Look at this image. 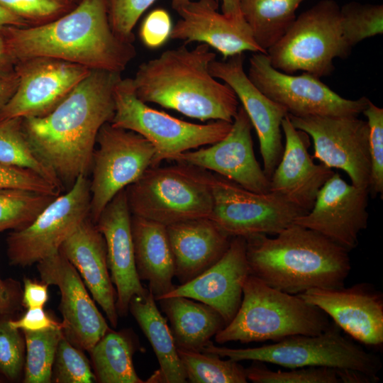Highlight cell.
I'll use <instances>...</instances> for the list:
<instances>
[{"instance_id":"cell-1","label":"cell","mask_w":383,"mask_h":383,"mask_svg":"<svg viewBox=\"0 0 383 383\" xmlns=\"http://www.w3.org/2000/svg\"><path fill=\"white\" fill-rule=\"evenodd\" d=\"M121 73L91 70L49 113L23 118L37 157L62 186L72 185L91 168L96 138L115 111L113 89Z\"/></svg>"},{"instance_id":"cell-2","label":"cell","mask_w":383,"mask_h":383,"mask_svg":"<svg viewBox=\"0 0 383 383\" xmlns=\"http://www.w3.org/2000/svg\"><path fill=\"white\" fill-rule=\"evenodd\" d=\"M0 33L15 65L43 57L121 73L136 54L132 43L113 31L108 0H82L55 21L36 26H6Z\"/></svg>"},{"instance_id":"cell-3","label":"cell","mask_w":383,"mask_h":383,"mask_svg":"<svg viewBox=\"0 0 383 383\" xmlns=\"http://www.w3.org/2000/svg\"><path fill=\"white\" fill-rule=\"evenodd\" d=\"M216 55L199 43L183 44L141 63L132 79L139 99L158 104L201 121L232 123L239 101L233 90L209 71Z\"/></svg>"},{"instance_id":"cell-4","label":"cell","mask_w":383,"mask_h":383,"mask_svg":"<svg viewBox=\"0 0 383 383\" xmlns=\"http://www.w3.org/2000/svg\"><path fill=\"white\" fill-rule=\"evenodd\" d=\"M276 235L245 238L250 274L291 294L314 288L344 287L351 270L348 250L295 223Z\"/></svg>"},{"instance_id":"cell-5","label":"cell","mask_w":383,"mask_h":383,"mask_svg":"<svg viewBox=\"0 0 383 383\" xmlns=\"http://www.w3.org/2000/svg\"><path fill=\"white\" fill-rule=\"evenodd\" d=\"M332 324L329 316L316 306L249 274L243 283L238 311L215 335V340L219 344L279 341L293 335H318Z\"/></svg>"},{"instance_id":"cell-6","label":"cell","mask_w":383,"mask_h":383,"mask_svg":"<svg viewBox=\"0 0 383 383\" xmlns=\"http://www.w3.org/2000/svg\"><path fill=\"white\" fill-rule=\"evenodd\" d=\"M176 163L149 167L125 189L132 215L165 226L210 218L213 209L210 172Z\"/></svg>"},{"instance_id":"cell-7","label":"cell","mask_w":383,"mask_h":383,"mask_svg":"<svg viewBox=\"0 0 383 383\" xmlns=\"http://www.w3.org/2000/svg\"><path fill=\"white\" fill-rule=\"evenodd\" d=\"M115 111L110 123L133 131L148 140L155 148L150 167L172 161L181 153L222 140L232 123L213 121L199 124L177 118L155 109L138 99L132 79L121 78L113 89Z\"/></svg>"},{"instance_id":"cell-8","label":"cell","mask_w":383,"mask_h":383,"mask_svg":"<svg viewBox=\"0 0 383 383\" xmlns=\"http://www.w3.org/2000/svg\"><path fill=\"white\" fill-rule=\"evenodd\" d=\"M201 352L235 361L253 360L289 369L326 366L353 370L373 377L382 368L380 357L365 350L341 333L335 323L316 335H293L257 348H229L210 341Z\"/></svg>"},{"instance_id":"cell-9","label":"cell","mask_w":383,"mask_h":383,"mask_svg":"<svg viewBox=\"0 0 383 383\" xmlns=\"http://www.w3.org/2000/svg\"><path fill=\"white\" fill-rule=\"evenodd\" d=\"M340 9L333 0H321L301 13L267 51L272 66L290 74L330 75L333 60L347 57L352 50L343 38Z\"/></svg>"},{"instance_id":"cell-10","label":"cell","mask_w":383,"mask_h":383,"mask_svg":"<svg viewBox=\"0 0 383 383\" xmlns=\"http://www.w3.org/2000/svg\"><path fill=\"white\" fill-rule=\"evenodd\" d=\"M90 181L77 177L70 190L59 195L27 226L13 230L6 238L9 264L25 267L60 251L90 213Z\"/></svg>"},{"instance_id":"cell-11","label":"cell","mask_w":383,"mask_h":383,"mask_svg":"<svg viewBox=\"0 0 383 383\" xmlns=\"http://www.w3.org/2000/svg\"><path fill=\"white\" fill-rule=\"evenodd\" d=\"M247 74L262 94L294 116H358L370 101L365 96L343 98L306 72L300 75L282 72L272 66L267 53L253 52Z\"/></svg>"},{"instance_id":"cell-12","label":"cell","mask_w":383,"mask_h":383,"mask_svg":"<svg viewBox=\"0 0 383 383\" xmlns=\"http://www.w3.org/2000/svg\"><path fill=\"white\" fill-rule=\"evenodd\" d=\"M213 209L210 218L231 237L277 235L306 213L272 192L249 191L210 172Z\"/></svg>"},{"instance_id":"cell-13","label":"cell","mask_w":383,"mask_h":383,"mask_svg":"<svg viewBox=\"0 0 383 383\" xmlns=\"http://www.w3.org/2000/svg\"><path fill=\"white\" fill-rule=\"evenodd\" d=\"M96 144L90 181L89 217L94 223L119 192L151 167L155 155L154 147L142 135L110 123L101 128Z\"/></svg>"},{"instance_id":"cell-14","label":"cell","mask_w":383,"mask_h":383,"mask_svg":"<svg viewBox=\"0 0 383 383\" xmlns=\"http://www.w3.org/2000/svg\"><path fill=\"white\" fill-rule=\"evenodd\" d=\"M293 126L310 136L313 157L344 171L351 184L367 188L370 177L369 128L358 116L287 115Z\"/></svg>"},{"instance_id":"cell-15","label":"cell","mask_w":383,"mask_h":383,"mask_svg":"<svg viewBox=\"0 0 383 383\" xmlns=\"http://www.w3.org/2000/svg\"><path fill=\"white\" fill-rule=\"evenodd\" d=\"M17 88L0 110V120L43 116L51 112L91 70L51 58L17 62Z\"/></svg>"},{"instance_id":"cell-16","label":"cell","mask_w":383,"mask_h":383,"mask_svg":"<svg viewBox=\"0 0 383 383\" xmlns=\"http://www.w3.org/2000/svg\"><path fill=\"white\" fill-rule=\"evenodd\" d=\"M369 192L335 172L319 190L311 209L294 223L313 230L350 251L367 228Z\"/></svg>"},{"instance_id":"cell-17","label":"cell","mask_w":383,"mask_h":383,"mask_svg":"<svg viewBox=\"0 0 383 383\" xmlns=\"http://www.w3.org/2000/svg\"><path fill=\"white\" fill-rule=\"evenodd\" d=\"M252 129L248 116L239 106L231 129L222 140L181 153L173 162L212 171L251 192H269L270 179L254 153Z\"/></svg>"},{"instance_id":"cell-18","label":"cell","mask_w":383,"mask_h":383,"mask_svg":"<svg viewBox=\"0 0 383 383\" xmlns=\"http://www.w3.org/2000/svg\"><path fill=\"white\" fill-rule=\"evenodd\" d=\"M37 269L42 282L60 289L64 335L75 347L89 352L111 328L79 272L60 251L38 262Z\"/></svg>"},{"instance_id":"cell-19","label":"cell","mask_w":383,"mask_h":383,"mask_svg":"<svg viewBox=\"0 0 383 383\" xmlns=\"http://www.w3.org/2000/svg\"><path fill=\"white\" fill-rule=\"evenodd\" d=\"M245 56L238 54L223 60H213L209 71L213 77L228 84L235 92L255 129L263 170L270 179L284 151L282 121L288 114L282 105L262 94L244 70Z\"/></svg>"},{"instance_id":"cell-20","label":"cell","mask_w":383,"mask_h":383,"mask_svg":"<svg viewBox=\"0 0 383 383\" xmlns=\"http://www.w3.org/2000/svg\"><path fill=\"white\" fill-rule=\"evenodd\" d=\"M297 295L323 311L357 341L372 347L382 345L383 296L371 284L314 288Z\"/></svg>"},{"instance_id":"cell-21","label":"cell","mask_w":383,"mask_h":383,"mask_svg":"<svg viewBox=\"0 0 383 383\" xmlns=\"http://www.w3.org/2000/svg\"><path fill=\"white\" fill-rule=\"evenodd\" d=\"M131 216L124 189L106 206L94 223L106 242L108 267L116 287V307L121 316L127 315L133 297L145 298L150 293L142 285L136 270Z\"/></svg>"},{"instance_id":"cell-22","label":"cell","mask_w":383,"mask_h":383,"mask_svg":"<svg viewBox=\"0 0 383 383\" xmlns=\"http://www.w3.org/2000/svg\"><path fill=\"white\" fill-rule=\"evenodd\" d=\"M174 10L180 18L172 28V39L182 40L184 45L206 44L223 60L245 51L266 53L255 42L245 21L219 13L216 0H190Z\"/></svg>"},{"instance_id":"cell-23","label":"cell","mask_w":383,"mask_h":383,"mask_svg":"<svg viewBox=\"0 0 383 383\" xmlns=\"http://www.w3.org/2000/svg\"><path fill=\"white\" fill-rule=\"evenodd\" d=\"M287 115L282 121L284 151L270 178V192L307 213L321 188L335 172L323 163L314 162L308 150L309 135L295 128Z\"/></svg>"},{"instance_id":"cell-24","label":"cell","mask_w":383,"mask_h":383,"mask_svg":"<svg viewBox=\"0 0 383 383\" xmlns=\"http://www.w3.org/2000/svg\"><path fill=\"white\" fill-rule=\"evenodd\" d=\"M249 274L246 240L232 237L227 251L218 262L192 280L175 285L161 298L182 296L204 303L216 309L227 325L238 310L243 283Z\"/></svg>"},{"instance_id":"cell-25","label":"cell","mask_w":383,"mask_h":383,"mask_svg":"<svg viewBox=\"0 0 383 383\" xmlns=\"http://www.w3.org/2000/svg\"><path fill=\"white\" fill-rule=\"evenodd\" d=\"M60 252L77 270L94 301L116 328L118 322L116 292L108 267L106 242L90 217L65 240Z\"/></svg>"},{"instance_id":"cell-26","label":"cell","mask_w":383,"mask_h":383,"mask_svg":"<svg viewBox=\"0 0 383 383\" xmlns=\"http://www.w3.org/2000/svg\"><path fill=\"white\" fill-rule=\"evenodd\" d=\"M175 277L185 284L218 262L227 251L231 236L210 218H198L167 226Z\"/></svg>"},{"instance_id":"cell-27","label":"cell","mask_w":383,"mask_h":383,"mask_svg":"<svg viewBox=\"0 0 383 383\" xmlns=\"http://www.w3.org/2000/svg\"><path fill=\"white\" fill-rule=\"evenodd\" d=\"M131 231L137 273L140 280L148 282V290L157 301L175 286L167 226L132 215Z\"/></svg>"},{"instance_id":"cell-28","label":"cell","mask_w":383,"mask_h":383,"mask_svg":"<svg viewBox=\"0 0 383 383\" xmlns=\"http://www.w3.org/2000/svg\"><path fill=\"white\" fill-rule=\"evenodd\" d=\"M170 323L177 349L200 351L226 323L211 306L182 296L157 300Z\"/></svg>"},{"instance_id":"cell-29","label":"cell","mask_w":383,"mask_h":383,"mask_svg":"<svg viewBox=\"0 0 383 383\" xmlns=\"http://www.w3.org/2000/svg\"><path fill=\"white\" fill-rule=\"evenodd\" d=\"M155 301L150 292L145 298L135 296L128 309L152 345L160 365V369L148 382H187L170 328L158 310Z\"/></svg>"},{"instance_id":"cell-30","label":"cell","mask_w":383,"mask_h":383,"mask_svg":"<svg viewBox=\"0 0 383 383\" xmlns=\"http://www.w3.org/2000/svg\"><path fill=\"white\" fill-rule=\"evenodd\" d=\"M135 337L129 331L110 329L89 352L96 382L101 383H143L133 362L137 350Z\"/></svg>"},{"instance_id":"cell-31","label":"cell","mask_w":383,"mask_h":383,"mask_svg":"<svg viewBox=\"0 0 383 383\" xmlns=\"http://www.w3.org/2000/svg\"><path fill=\"white\" fill-rule=\"evenodd\" d=\"M305 0H240L241 14L257 44L267 53L296 19Z\"/></svg>"},{"instance_id":"cell-32","label":"cell","mask_w":383,"mask_h":383,"mask_svg":"<svg viewBox=\"0 0 383 383\" xmlns=\"http://www.w3.org/2000/svg\"><path fill=\"white\" fill-rule=\"evenodd\" d=\"M258 362L245 368L247 379L255 383H374L379 380L378 377L353 370L309 366L273 371Z\"/></svg>"},{"instance_id":"cell-33","label":"cell","mask_w":383,"mask_h":383,"mask_svg":"<svg viewBox=\"0 0 383 383\" xmlns=\"http://www.w3.org/2000/svg\"><path fill=\"white\" fill-rule=\"evenodd\" d=\"M0 163L30 170L61 190L56 175L33 152L23 131V118L0 120Z\"/></svg>"},{"instance_id":"cell-34","label":"cell","mask_w":383,"mask_h":383,"mask_svg":"<svg viewBox=\"0 0 383 383\" xmlns=\"http://www.w3.org/2000/svg\"><path fill=\"white\" fill-rule=\"evenodd\" d=\"M26 343L24 383H50L62 324L40 331H22Z\"/></svg>"},{"instance_id":"cell-35","label":"cell","mask_w":383,"mask_h":383,"mask_svg":"<svg viewBox=\"0 0 383 383\" xmlns=\"http://www.w3.org/2000/svg\"><path fill=\"white\" fill-rule=\"evenodd\" d=\"M187 379L192 383H246L245 368L238 361L200 351L177 349Z\"/></svg>"},{"instance_id":"cell-36","label":"cell","mask_w":383,"mask_h":383,"mask_svg":"<svg viewBox=\"0 0 383 383\" xmlns=\"http://www.w3.org/2000/svg\"><path fill=\"white\" fill-rule=\"evenodd\" d=\"M57 196L22 189L0 188V233L27 226Z\"/></svg>"},{"instance_id":"cell-37","label":"cell","mask_w":383,"mask_h":383,"mask_svg":"<svg viewBox=\"0 0 383 383\" xmlns=\"http://www.w3.org/2000/svg\"><path fill=\"white\" fill-rule=\"evenodd\" d=\"M341 26L347 45L353 48L361 41L383 33V5L351 1L340 9Z\"/></svg>"},{"instance_id":"cell-38","label":"cell","mask_w":383,"mask_h":383,"mask_svg":"<svg viewBox=\"0 0 383 383\" xmlns=\"http://www.w3.org/2000/svg\"><path fill=\"white\" fill-rule=\"evenodd\" d=\"M52 381L57 383H91L96 378L82 350L63 335L59 341L52 367Z\"/></svg>"},{"instance_id":"cell-39","label":"cell","mask_w":383,"mask_h":383,"mask_svg":"<svg viewBox=\"0 0 383 383\" xmlns=\"http://www.w3.org/2000/svg\"><path fill=\"white\" fill-rule=\"evenodd\" d=\"M362 113L369 128L370 177L368 192L372 197L383 194V109L370 100Z\"/></svg>"},{"instance_id":"cell-40","label":"cell","mask_w":383,"mask_h":383,"mask_svg":"<svg viewBox=\"0 0 383 383\" xmlns=\"http://www.w3.org/2000/svg\"><path fill=\"white\" fill-rule=\"evenodd\" d=\"M9 318H0V375L13 382L24 370L26 343L20 330L9 325Z\"/></svg>"},{"instance_id":"cell-41","label":"cell","mask_w":383,"mask_h":383,"mask_svg":"<svg viewBox=\"0 0 383 383\" xmlns=\"http://www.w3.org/2000/svg\"><path fill=\"white\" fill-rule=\"evenodd\" d=\"M156 0H108L109 17L113 31L124 41L132 43L133 30L142 14Z\"/></svg>"},{"instance_id":"cell-42","label":"cell","mask_w":383,"mask_h":383,"mask_svg":"<svg viewBox=\"0 0 383 383\" xmlns=\"http://www.w3.org/2000/svg\"><path fill=\"white\" fill-rule=\"evenodd\" d=\"M0 188H16L53 196L61 190L36 172L26 168L0 163Z\"/></svg>"},{"instance_id":"cell-43","label":"cell","mask_w":383,"mask_h":383,"mask_svg":"<svg viewBox=\"0 0 383 383\" xmlns=\"http://www.w3.org/2000/svg\"><path fill=\"white\" fill-rule=\"evenodd\" d=\"M172 28L170 14L165 9H157L143 21L140 36L145 46L155 49L162 45L170 37Z\"/></svg>"},{"instance_id":"cell-44","label":"cell","mask_w":383,"mask_h":383,"mask_svg":"<svg viewBox=\"0 0 383 383\" xmlns=\"http://www.w3.org/2000/svg\"><path fill=\"white\" fill-rule=\"evenodd\" d=\"M0 4L27 21L50 17L65 7V0H0Z\"/></svg>"},{"instance_id":"cell-45","label":"cell","mask_w":383,"mask_h":383,"mask_svg":"<svg viewBox=\"0 0 383 383\" xmlns=\"http://www.w3.org/2000/svg\"><path fill=\"white\" fill-rule=\"evenodd\" d=\"M9 323L12 328L22 331H44L61 324L46 313L43 308L27 309L20 318H9Z\"/></svg>"},{"instance_id":"cell-46","label":"cell","mask_w":383,"mask_h":383,"mask_svg":"<svg viewBox=\"0 0 383 383\" xmlns=\"http://www.w3.org/2000/svg\"><path fill=\"white\" fill-rule=\"evenodd\" d=\"M20 284L13 279L3 280L0 277V318L10 317L21 304Z\"/></svg>"},{"instance_id":"cell-47","label":"cell","mask_w":383,"mask_h":383,"mask_svg":"<svg viewBox=\"0 0 383 383\" xmlns=\"http://www.w3.org/2000/svg\"><path fill=\"white\" fill-rule=\"evenodd\" d=\"M48 286L43 282H39L25 277L21 305L26 309L43 308L49 299Z\"/></svg>"},{"instance_id":"cell-48","label":"cell","mask_w":383,"mask_h":383,"mask_svg":"<svg viewBox=\"0 0 383 383\" xmlns=\"http://www.w3.org/2000/svg\"><path fill=\"white\" fill-rule=\"evenodd\" d=\"M18 84V77L15 70L0 77V110L13 95Z\"/></svg>"},{"instance_id":"cell-49","label":"cell","mask_w":383,"mask_h":383,"mask_svg":"<svg viewBox=\"0 0 383 383\" xmlns=\"http://www.w3.org/2000/svg\"><path fill=\"white\" fill-rule=\"evenodd\" d=\"M190 0H172L173 9L186 4ZM218 1V0H216ZM222 13L237 20H244L240 9V0H221Z\"/></svg>"},{"instance_id":"cell-50","label":"cell","mask_w":383,"mask_h":383,"mask_svg":"<svg viewBox=\"0 0 383 383\" xmlns=\"http://www.w3.org/2000/svg\"><path fill=\"white\" fill-rule=\"evenodd\" d=\"M15 63L9 53L6 41L0 33V77L14 71Z\"/></svg>"},{"instance_id":"cell-51","label":"cell","mask_w":383,"mask_h":383,"mask_svg":"<svg viewBox=\"0 0 383 383\" xmlns=\"http://www.w3.org/2000/svg\"><path fill=\"white\" fill-rule=\"evenodd\" d=\"M28 21L7 9L0 4V29L6 26L26 27Z\"/></svg>"},{"instance_id":"cell-52","label":"cell","mask_w":383,"mask_h":383,"mask_svg":"<svg viewBox=\"0 0 383 383\" xmlns=\"http://www.w3.org/2000/svg\"><path fill=\"white\" fill-rule=\"evenodd\" d=\"M68 1H73V0H68Z\"/></svg>"}]
</instances>
